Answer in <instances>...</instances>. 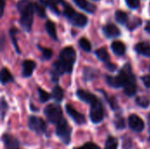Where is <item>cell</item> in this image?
<instances>
[{
    "label": "cell",
    "instance_id": "cell-1",
    "mask_svg": "<svg viewBox=\"0 0 150 149\" xmlns=\"http://www.w3.org/2000/svg\"><path fill=\"white\" fill-rule=\"evenodd\" d=\"M18 10L20 14V25L25 31H30L33 23V4L28 0H21L18 3Z\"/></svg>",
    "mask_w": 150,
    "mask_h": 149
},
{
    "label": "cell",
    "instance_id": "cell-2",
    "mask_svg": "<svg viewBox=\"0 0 150 149\" xmlns=\"http://www.w3.org/2000/svg\"><path fill=\"white\" fill-rule=\"evenodd\" d=\"M106 82L107 83L114 88L124 87L128 82L135 79L134 75L132 73V68L129 64H126L121 70L120 71L119 75L116 76H106Z\"/></svg>",
    "mask_w": 150,
    "mask_h": 149
},
{
    "label": "cell",
    "instance_id": "cell-3",
    "mask_svg": "<svg viewBox=\"0 0 150 149\" xmlns=\"http://www.w3.org/2000/svg\"><path fill=\"white\" fill-rule=\"evenodd\" d=\"M63 14L65 17L69 18V20L76 26L83 27L87 24V18L81 14V13H76L72 7L68 5L67 4H63Z\"/></svg>",
    "mask_w": 150,
    "mask_h": 149
},
{
    "label": "cell",
    "instance_id": "cell-4",
    "mask_svg": "<svg viewBox=\"0 0 150 149\" xmlns=\"http://www.w3.org/2000/svg\"><path fill=\"white\" fill-rule=\"evenodd\" d=\"M89 105H91V110H90L91 120L94 124L100 123L104 119V109L101 102L98 99L97 97H95Z\"/></svg>",
    "mask_w": 150,
    "mask_h": 149
},
{
    "label": "cell",
    "instance_id": "cell-5",
    "mask_svg": "<svg viewBox=\"0 0 150 149\" xmlns=\"http://www.w3.org/2000/svg\"><path fill=\"white\" fill-rule=\"evenodd\" d=\"M56 135L59 139L66 145H69L71 140V132L72 129L69 126L66 119H62L59 123L56 124Z\"/></svg>",
    "mask_w": 150,
    "mask_h": 149
},
{
    "label": "cell",
    "instance_id": "cell-6",
    "mask_svg": "<svg viewBox=\"0 0 150 149\" xmlns=\"http://www.w3.org/2000/svg\"><path fill=\"white\" fill-rule=\"evenodd\" d=\"M44 114L47 120L53 124H57L63 119L62 108L56 104H51L46 106L44 109Z\"/></svg>",
    "mask_w": 150,
    "mask_h": 149
},
{
    "label": "cell",
    "instance_id": "cell-7",
    "mask_svg": "<svg viewBox=\"0 0 150 149\" xmlns=\"http://www.w3.org/2000/svg\"><path fill=\"white\" fill-rule=\"evenodd\" d=\"M28 127L38 134H42L47 130V125L45 121L39 117L31 116L28 119Z\"/></svg>",
    "mask_w": 150,
    "mask_h": 149
},
{
    "label": "cell",
    "instance_id": "cell-8",
    "mask_svg": "<svg viewBox=\"0 0 150 149\" xmlns=\"http://www.w3.org/2000/svg\"><path fill=\"white\" fill-rule=\"evenodd\" d=\"M66 112L69 116L74 120V122L77 125H83L85 123V117L79 112H77L72 105H66Z\"/></svg>",
    "mask_w": 150,
    "mask_h": 149
},
{
    "label": "cell",
    "instance_id": "cell-9",
    "mask_svg": "<svg viewBox=\"0 0 150 149\" xmlns=\"http://www.w3.org/2000/svg\"><path fill=\"white\" fill-rule=\"evenodd\" d=\"M128 125H129V127L133 131L137 132V133L142 132L144 129V126H145L143 120L139 116H137L135 114H133V115L129 116V118H128Z\"/></svg>",
    "mask_w": 150,
    "mask_h": 149
},
{
    "label": "cell",
    "instance_id": "cell-10",
    "mask_svg": "<svg viewBox=\"0 0 150 149\" xmlns=\"http://www.w3.org/2000/svg\"><path fill=\"white\" fill-rule=\"evenodd\" d=\"M103 32L107 38H116L120 35V29L113 24H107L103 27Z\"/></svg>",
    "mask_w": 150,
    "mask_h": 149
},
{
    "label": "cell",
    "instance_id": "cell-11",
    "mask_svg": "<svg viewBox=\"0 0 150 149\" xmlns=\"http://www.w3.org/2000/svg\"><path fill=\"white\" fill-rule=\"evenodd\" d=\"M36 68V63L33 61L26 60L22 63V76L24 77H29L32 76L34 68Z\"/></svg>",
    "mask_w": 150,
    "mask_h": 149
},
{
    "label": "cell",
    "instance_id": "cell-12",
    "mask_svg": "<svg viewBox=\"0 0 150 149\" xmlns=\"http://www.w3.org/2000/svg\"><path fill=\"white\" fill-rule=\"evenodd\" d=\"M3 141L5 148L7 149H18V141L10 134H4L3 136Z\"/></svg>",
    "mask_w": 150,
    "mask_h": 149
},
{
    "label": "cell",
    "instance_id": "cell-13",
    "mask_svg": "<svg viewBox=\"0 0 150 149\" xmlns=\"http://www.w3.org/2000/svg\"><path fill=\"white\" fill-rule=\"evenodd\" d=\"M135 51L146 57H150V45L146 42H139L134 47Z\"/></svg>",
    "mask_w": 150,
    "mask_h": 149
},
{
    "label": "cell",
    "instance_id": "cell-14",
    "mask_svg": "<svg viewBox=\"0 0 150 149\" xmlns=\"http://www.w3.org/2000/svg\"><path fill=\"white\" fill-rule=\"evenodd\" d=\"M75 2V4L79 7L81 8L82 10H84L86 11L87 12H90V13H93L96 10V6L93 5L92 4L89 3L87 0H73Z\"/></svg>",
    "mask_w": 150,
    "mask_h": 149
},
{
    "label": "cell",
    "instance_id": "cell-15",
    "mask_svg": "<svg viewBox=\"0 0 150 149\" xmlns=\"http://www.w3.org/2000/svg\"><path fill=\"white\" fill-rule=\"evenodd\" d=\"M111 47H112V52L118 56L123 55L126 52V46L121 41H113L112 43Z\"/></svg>",
    "mask_w": 150,
    "mask_h": 149
},
{
    "label": "cell",
    "instance_id": "cell-16",
    "mask_svg": "<svg viewBox=\"0 0 150 149\" xmlns=\"http://www.w3.org/2000/svg\"><path fill=\"white\" fill-rule=\"evenodd\" d=\"M137 90V86L135 83V79L128 82L125 86H124V92L127 97H133L135 95Z\"/></svg>",
    "mask_w": 150,
    "mask_h": 149
},
{
    "label": "cell",
    "instance_id": "cell-17",
    "mask_svg": "<svg viewBox=\"0 0 150 149\" xmlns=\"http://www.w3.org/2000/svg\"><path fill=\"white\" fill-rule=\"evenodd\" d=\"M76 96H77L82 101H83V102H85V103H87V104H90V103L92 101V99L96 97V96H94L93 94H91V93H89L88 91H85V90H78L76 91Z\"/></svg>",
    "mask_w": 150,
    "mask_h": 149
},
{
    "label": "cell",
    "instance_id": "cell-18",
    "mask_svg": "<svg viewBox=\"0 0 150 149\" xmlns=\"http://www.w3.org/2000/svg\"><path fill=\"white\" fill-rule=\"evenodd\" d=\"M62 0H40V2L48 6L54 12L59 14V9H58V4L59 3H61Z\"/></svg>",
    "mask_w": 150,
    "mask_h": 149
},
{
    "label": "cell",
    "instance_id": "cell-19",
    "mask_svg": "<svg viewBox=\"0 0 150 149\" xmlns=\"http://www.w3.org/2000/svg\"><path fill=\"white\" fill-rule=\"evenodd\" d=\"M45 27H46V30H47V33L49 34V36H50L51 38H53L54 40H57L56 29H55V25H54V24L52 21L47 20V21L46 22Z\"/></svg>",
    "mask_w": 150,
    "mask_h": 149
},
{
    "label": "cell",
    "instance_id": "cell-20",
    "mask_svg": "<svg viewBox=\"0 0 150 149\" xmlns=\"http://www.w3.org/2000/svg\"><path fill=\"white\" fill-rule=\"evenodd\" d=\"M51 96H52V97L56 102H61L62 100V98H63V96H64L63 90H62L61 87H59V86L56 85V86L54 87V89L52 90V95Z\"/></svg>",
    "mask_w": 150,
    "mask_h": 149
},
{
    "label": "cell",
    "instance_id": "cell-21",
    "mask_svg": "<svg viewBox=\"0 0 150 149\" xmlns=\"http://www.w3.org/2000/svg\"><path fill=\"white\" fill-rule=\"evenodd\" d=\"M95 54H96L97 57L100 61H104L105 63H106V62L109 61V54H108V52H107V50L105 48H104V47L99 48V49L96 50Z\"/></svg>",
    "mask_w": 150,
    "mask_h": 149
},
{
    "label": "cell",
    "instance_id": "cell-22",
    "mask_svg": "<svg viewBox=\"0 0 150 149\" xmlns=\"http://www.w3.org/2000/svg\"><path fill=\"white\" fill-rule=\"evenodd\" d=\"M11 81H13L11 74L10 73V71L7 68H4L1 71V83L5 84V83H10Z\"/></svg>",
    "mask_w": 150,
    "mask_h": 149
},
{
    "label": "cell",
    "instance_id": "cell-23",
    "mask_svg": "<svg viewBox=\"0 0 150 149\" xmlns=\"http://www.w3.org/2000/svg\"><path fill=\"white\" fill-rule=\"evenodd\" d=\"M118 148V141L116 138L110 136L107 138L105 145V149H117Z\"/></svg>",
    "mask_w": 150,
    "mask_h": 149
},
{
    "label": "cell",
    "instance_id": "cell-24",
    "mask_svg": "<svg viewBox=\"0 0 150 149\" xmlns=\"http://www.w3.org/2000/svg\"><path fill=\"white\" fill-rule=\"evenodd\" d=\"M115 18H116V20H117L118 23L122 24V25L127 24V19H128L127 18V15L124 11H116V13H115Z\"/></svg>",
    "mask_w": 150,
    "mask_h": 149
},
{
    "label": "cell",
    "instance_id": "cell-25",
    "mask_svg": "<svg viewBox=\"0 0 150 149\" xmlns=\"http://www.w3.org/2000/svg\"><path fill=\"white\" fill-rule=\"evenodd\" d=\"M33 11L40 18H45L46 17V12H45V9L41 4H39L37 3L33 4Z\"/></svg>",
    "mask_w": 150,
    "mask_h": 149
},
{
    "label": "cell",
    "instance_id": "cell-26",
    "mask_svg": "<svg viewBox=\"0 0 150 149\" xmlns=\"http://www.w3.org/2000/svg\"><path fill=\"white\" fill-rule=\"evenodd\" d=\"M83 74H84V79L85 80H91L98 76L97 70L92 69V68H87L83 70Z\"/></svg>",
    "mask_w": 150,
    "mask_h": 149
},
{
    "label": "cell",
    "instance_id": "cell-27",
    "mask_svg": "<svg viewBox=\"0 0 150 149\" xmlns=\"http://www.w3.org/2000/svg\"><path fill=\"white\" fill-rule=\"evenodd\" d=\"M79 45L81 48L85 52H90L91 50V45L86 38H81L79 40Z\"/></svg>",
    "mask_w": 150,
    "mask_h": 149
},
{
    "label": "cell",
    "instance_id": "cell-28",
    "mask_svg": "<svg viewBox=\"0 0 150 149\" xmlns=\"http://www.w3.org/2000/svg\"><path fill=\"white\" fill-rule=\"evenodd\" d=\"M136 104L141 106V107H143V108H146L149 105V99L145 97H138L136 98Z\"/></svg>",
    "mask_w": 150,
    "mask_h": 149
},
{
    "label": "cell",
    "instance_id": "cell-29",
    "mask_svg": "<svg viewBox=\"0 0 150 149\" xmlns=\"http://www.w3.org/2000/svg\"><path fill=\"white\" fill-rule=\"evenodd\" d=\"M114 125H115L117 129H124L126 126V121L122 117L117 116L115 118V120H114Z\"/></svg>",
    "mask_w": 150,
    "mask_h": 149
},
{
    "label": "cell",
    "instance_id": "cell-30",
    "mask_svg": "<svg viewBox=\"0 0 150 149\" xmlns=\"http://www.w3.org/2000/svg\"><path fill=\"white\" fill-rule=\"evenodd\" d=\"M38 92H39L40 99V101H41L42 103L47 102V100H49V99H50V97H52V96H50L47 92H46L44 90H42V89H40V88H39V89H38Z\"/></svg>",
    "mask_w": 150,
    "mask_h": 149
},
{
    "label": "cell",
    "instance_id": "cell-31",
    "mask_svg": "<svg viewBox=\"0 0 150 149\" xmlns=\"http://www.w3.org/2000/svg\"><path fill=\"white\" fill-rule=\"evenodd\" d=\"M41 52H42V55H43V58L45 60H49L52 55H53V52L51 49L49 48H45V47H40Z\"/></svg>",
    "mask_w": 150,
    "mask_h": 149
},
{
    "label": "cell",
    "instance_id": "cell-32",
    "mask_svg": "<svg viewBox=\"0 0 150 149\" xmlns=\"http://www.w3.org/2000/svg\"><path fill=\"white\" fill-rule=\"evenodd\" d=\"M102 93L105 95V97H106V99H107V101H108V103L110 104V105H111V107L113 109V110H115V109H117V102H116V100H115V98L114 97H109L104 91H102Z\"/></svg>",
    "mask_w": 150,
    "mask_h": 149
},
{
    "label": "cell",
    "instance_id": "cell-33",
    "mask_svg": "<svg viewBox=\"0 0 150 149\" xmlns=\"http://www.w3.org/2000/svg\"><path fill=\"white\" fill-rule=\"evenodd\" d=\"M125 1L128 5V7H130L131 9H136L140 4L139 0H125Z\"/></svg>",
    "mask_w": 150,
    "mask_h": 149
},
{
    "label": "cell",
    "instance_id": "cell-34",
    "mask_svg": "<svg viewBox=\"0 0 150 149\" xmlns=\"http://www.w3.org/2000/svg\"><path fill=\"white\" fill-rule=\"evenodd\" d=\"M132 147V141L129 138L124 139L123 141V146H122V149H130Z\"/></svg>",
    "mask_w": 150,
    "mask_h": 149
},
{
    "label": "cell",
    "instance_id": "cell-35",
    "mask_svg": "<svg viewBox=\"0 0 150 149\" xmlns=\"http://www.w3.org/2000/svg\"><path fill=\"white\" fill-rule=\"evenodd\" d=\"M142 80L147 88H150V76H143L142 77Z\"/></svg>",
    "mask_w": 150,
    "mask_h": 149
},
{
    "label": "cell",
    "instance_id": "cell-36",
    "mask_svg": "<svg viewBox=\"0 0 150 149\" xmlns=\"http://www.w3.org/2000/svg\"><path fill=\"white\" fill-rule=\"evenodd\" d=\"M105 68H106V69H108L109 71H115L116 70V68H117V66L115 65V64H113V63H111V62H106L105 63Z\"/></svg>",
    "mask_w": 150,
    "mask_h": 149
},
{
    "label": "cell",
    "instance_id": "cell-37",
    "mask_svg": "<svg viewBox=\"0 0 150 149\" xmlns=\"http://www.w3.org/2000/svg\"><path fill=\"white\" fill-rule=\"evenodd\" d=\"M84 146H85L86 149H100L99 148V147H98L96 144H94V143H91V142L84 144Z\"/></svg>",
    "mask_w": 150,
    "mask_h": 149
},
{
    "label": "cell",
    "instance_id": "cell-38",
    "mask_svg": "<svg viewBox=\"0 0 150 149\" xmlns=\"http://www.w3.org/2000/svg\"><path fill=\"white\" fill-rule=\"evenodd\" d=\"M145 30H146L148 32H149L150 33V20L147 22V25H146V26H145Z\"/></svg>",
    "mask_w": 150,
    "mask_h": 149
},
{
    "label": "cell",
    "instance_id": "cell-39",
    "mask_svg": "<svg viewBox=\"0 0 150 149\" xmlns=\"http://www.w3.org/2000/svg\"><path fill=\"white\" fill-rule=\"evenodd\" d=\"M4 7V0H1V15H3Z\"/></svg>",
    "mask_w": 150,
    "mask_h": 149
},
{
    "label": "cell",
    "instance_id": "cell-40",
    "mask_svg": "<svg viewBox=\"0 0 150 149\" xmlns=\"http://www.w3.org/2000/svg\"><path fill=\"white\" fill-rule=\"evenodd\" d=\"M74 149H86V148H85V146L83 145V147H80V148H75Z\"/></svg>",
    "mask_w": 150,
    "mask_h": 149
},
{
    "label": "cell",
    "instance_id": "cell-41",
    "mask_svg": "<svg viewBox=\"0 0 150 149\" xmlns=\"http://www.w3.org/2000/svg\"><path fill=\"white\" fill-rule=\"evenodd\" d=\"M149 119H150V114H149Z\"/></svg>",
    "mask_w": 150,
    "mask_h": 149
},
{
    "label": "cell",
    "instance_id": "cell-42",
    "mask_svg": "<svg viewBox=\"0 0 150 149\" xmlns=\"http://www.w3.org/2000/svg\"><path fill=\"white\" fill-rule=\"evenodd\" d=\"M97 1H98V0H97Z\"/></svg>",
    "mask_w": 150,
    "mask_h": 149
}]
</instances>
